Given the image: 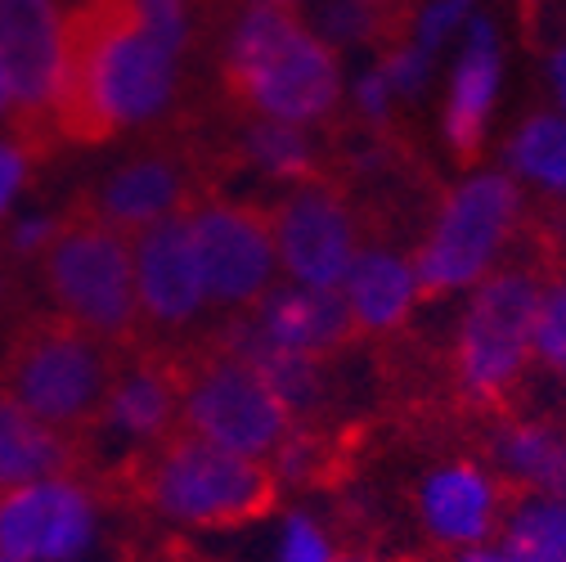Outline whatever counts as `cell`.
Here are the masks:
<instances>
[{
    "label": "cell",
    "instance_id": "21",
    "mask_svg": "<svg viewBox=\"0 0 566 562\" xmlns=\"http://www.w3.org/2000/svg\"><path fill=\"white\" fill-rule=\"evenodd\" d=\"M535 361L566 378V266L544 279V298L535 315Z\"/></svg>",
    "mask_w": 566,
    "mask_h": 562
},
{
    "label": "cell",
    "instance_id": "12",
    "mask_svg": "<svg viewBox=\"0 0 566 562\" xmlns=\"http://www.w3.org/2000/svg\"><path fill=\"white\" fill-rule=\"evenodd\" d=\"M409 500H413L418 527L432 535V544L459 553L490 540L500 544L513 486L476 459H450L422 472L409 490Z\"/></svg>",
    "mask_w": 566,
    "mask_h": 562
},
{
    "label": "cell",
    "instance_id": "16",
    "mask_svg": "<svg viewBox=\"0 0 566 562\" xmlns=\"http://www.w3.org/2000/svg\"><path fill=\"white\" fill-rule=\"evenodd\" d=\"M252 320L274 346L297 351L306 361H324V365L365 337L342 289H306V284H293V279L289 284H274L252 306Z\"/></svg>",
    "mask_w": 566,
    "mask_h": 562
},
{
    "label": "cell",
    "instance_id": "26",
    "mask_svg": "<svg viewBox=\"0 0 566 562\" xmlns=\"http://www.w3.org/2000/svg\"><path fill=\"white\" fill-rule=\"evenodd\" d=\"M437 562H517L504 544H476V549H468V553H446V558H437Z\"/></svg>",
    "mask_w": 566,
    "mask_h": 562
},
{
    "label": "cell",
    "instance_id": "6",
    "mask_svg": "<svg viewBox=\"0 0 566 562\" xmlns=\"http://www.w3.org/2000/svg\"><path fill=\"white\" fill-rule=\"evenodd\" d=\"M544 261H513L490 270L472 289L450 346V374L459 405H500L535 361V315L544 298Z\"/></svg>",
    "mask_w": 566,
    "mask_h": 562
},
{
    "label": "cell",
    "instance_id": "10",
    "mask_svg": "<svg viewBox=\"0 0 566 562\" xmlns=\"http://www.w3.org/2000/svg\"><path fill=\"white\" fill-rule=\"evenodd\" d=\"M189 226L207 279V306L226 315L252 311L270 289L279 270L270 202H239L226 194H207L189 207Z\"/></svg>",
    "mask_w": 566,
    "mask_h": 562
},
{
    "label": "cell",
    "instance_id": "1",
    "mask_svg": "<svg viewBox=\"0 0 566 562\" xmlns=\"http://www.w3.org/2000/svg\"><path fill=\"white\" fill-rule=\"evenodd\" d=\"M185 50L167 41L135 0H77L63 14L50 122L59 145H108L126 126L176 113Z\"/></svg>",
    "mask_w": 566,
    "mask_h": 562
},
{
    "label": "cell",
    "instance_id": "24",
    "mask_svg": "<svg viewBox=\"0 0 566 562\" xmlns=\"http://www.w3.org/2000/svg\"><path fill=\"white\" fill-rule=\"evenodd\" d=\"M32 158L14 145V139L6 135V131H0V217H6L10 212V202H14V194L32 180Z\"/></svg>",
    "mask_w": 566,
    "mask_h": 562
},
{
    "label": "cell",
    "instance_id": "28",
    "mask_svg": "<svg viewBox=\"0 0 566 562\" xmlns=\"http://www.w3.org/2000/svg\"><path fill=\"white\" fill-rule=\"evenodd\" d=\"M0 270H6V235H0Z\"/></svg>",
    "mask_w": 566,
    "mask_h": 562
},
{
    "label": "cell",
    "instance_id": "9",
    "mask_svg": "<svg viewBox=\"0 0 566 562\" xmlns=\"http://www.w3.org/2000/svg\"><path fill=\"white\" fill-rule=\"evenodd\" d=\"M63 14V0H0V73L10 82V117L0 131L32 163H45L59 149L50 100L59 82Z\"/></svg>",
    "mask_w": 566,
    "mask_h": 562
},
{
    "label": "cell",
    "instance_id": "18",
    "mask_svg": "<svg viewBox=\"0 0 566 562\" xmlns=\"http://www.w3.org/2000/svg\"><path fill=\"white\" fill-rule=\"evenodd\" d=\"M494 82H500V54H494V37L485 23L472 28V45L454 67L450 86V108H446V131L459 163H476L481 139H485V113L494 100Z\"/></svg>",
    "mask_w": 566,
    "mask_h": 562
},
{
    "label": "cell",
    "instance_id": "23",
    "mask_svg": "<svg viewBox=\"0 0 566 562\" xmlns=\"http://www.w3.org/2000/svg\"><path fill=\"white\" fill-rule=\"evenodd\" d=\"M279 562H333V540L311 518H289Z\"/></svg>",
    "mask_w": 566,
    "mask_h": 562
},
{
    "label": "cell",
    "instance_id": "30",
    "mask_svg": "<svg viewBox=\"0 0 566 562\" xmlns=\"http://www.w3.org/2000/svg\"><path fill=\"white\" fill-rule=\"evenodd\" d=\"M0 562H6V558H0Z\"/></svg>",
    "mask_w": 566,
    "mask_h": 562
},
{
    "label": "cell",
    "instance_id": "29",
    "mask_svg": "<svg viewBox=\"0 0 566 562\" xmlns=\"http://www.w3.org/2000/svg\"><path fill=\"white\" fill-rule=\"evenodd\" d=\"M270 6H289V10H293V6H297V0H270Z\"/></svg>",
    "mask_w": 566,
    "mask_h": 562
},
{
    "label": "cell",
    "instance_id": "5",
    "mask_svg": "<svg viewBox=\"0 0 566 562\" xmlns=\"http://www.w3.org/2000/svg\"><path fill=\"white\" fill-rule=\"evenodd\" d=\"M32 270L59 315L91 329L95 337L139 351L149 329L135 293V248L130 235L86 217L67 202L45 226H32Z\"/></svg>",
    "mask_w": 566,
    "mask_h": 562
},
{
    "label": "cell",
    "instance_id": "11",
    "mask_svg": "<svg viewBox=\"0 0 566 562\" xmlns=\"http://www.w3.org/2000/svg\"><path fill=\"white\" fill-rule=\"evenodd\" d=\"M274 221V248L279 266L293 284L306 289H342L350 261L365 248L360 230V207L342 194L333 180H311V185H289L270 202Z\"/></svg>",
    "mask_w": 566,
    "mask_h": 562
},
{
    "label": "cell",
    "instance_id": "25",
    "mask_svg": "<svg viewBox=\"0 0 566 562\" xmlns=\"http://www.w3.org/2000/svg\"><path fill=\"white\" fill-rule=\"evenodd\" d=\"M360 10H369L374 19V41H396L405 37V28L418 14V0H356Z\"/></svg>",
    "mask_w": 566,
    "mask_h": 562
},
{
    "label": "cell",
    "instance_id": "7",
    "mask_svg": "<svg viewBox=\"0 0 566 562\" xmlns=\"http://www.w3.org/2000/svg\"><path fill=\"white\" fill-rule=\"evenodd\" d=\"M176 346L185 356V405H180L176 428L221 446L230 455L270 464L274 450L297 428L283 396L248 361L230 356V351L207 342L202 333L193 342H176Z\"/></svg>",
    "mask_w": 566,
    "mask_h": 562
},
{
    "label": "cell",
    "instance_id": "17",
    "mask_svg": "<svg viewBox=\"0 0 566 562\" xmlns=\"http://www.w3.org/2000/svg\"><path fill=\"white\" fill-rule=\"evenodd\" d=\"M342 298L356 315L365 337H391L418 302V274H413V257H400L391 248L365 243L360 257L350 261Z\"/></svg>",
    "mask_w": 566,
    "mask_h": 562
},
{
    "label": "cell",
    "instance_id": "14",
    "mask_svg": "<svg viewBox=\"0 0 566 562\" xmlns=\"http://www.w3.org/2000/svg\"><path fill=\"white\" fill-rule=\"evenodd\" d=\"M95 481H41L0 500V558L6 562H67L95 527Z\"/></svg>",
    "mask_w": 566,
    "mask_h": 562
},
{
    "label": "cell",
    "instance_id": "15",
    "mask_svg": "<svg viewBox=\"0 0 566 562\" xmlns=\"http://www.w3.org/2000/svg\"><path fill=\"white\" fill-rule=\"evenodd\" d=\"M99 472L91 441L41 424L10 392H0V500L41 481H99Z\"/></svg>",
    "mask_w": 566,
    "mask_h": 562
},
{
    "label": "cell",
    "instance_id": "3",
    "mask_svg": "<svg viewBox=\"0 0 566 562\" xmlns=\"http://www.w3.org/2000/svg\"><path fill=\"white\" fill-rule=\"evenodd\" d=\"M221 95L243 122L315 126L342 100L337 54L297 10L243 0L221 37Z\"/></svg>",
    "mask_w": 566,
    "mask_h": 562
},
{
    "label": "cell",
    "instance_id": "19",
    "mask_svg": "<svg viewBox=\"0 0 566 562\" xmlns=\"http://www.w3.org/2000/svg\"><path fill=\"white\" fill-rule=\"evenodd\" d=\"M509 176L535 194L539 212L566 217V117L531 113L509 145Z\"/></svg>",
    "mask_w": 566,
    "mask_h": 562
},
{
    "label": "cell",
    "instance_id": "8",
    "mask_svg": "<svg viewBox=\"0 0 566 562\" xmlns=\"http://www.w3.org/2000/svg\"><path fill=\"white\" fill-rule=\"evenodd\" d=\"M522 226V189L509 171H481L446 194L428 243L413 252L418 302H437L459 289H476L513 248Z\"/></svg>",
    "mask_w": 566,
    "mask_h": 562
},
{
    "label": "cell",
    "instance_id": "4",
    "mask_svg": "<svg viewBox=\"0 0 566 562\" xmlns=\"http://www.w3.org/2000/svg\"><path fill=\"white\" fill-rule=\"evenodd\" d=\"M135 351L95 337L59 311H28L0 346V392H10L41 424L99 441Z\"/></svg>",
    "mask_w": 566,
    "mask_h": 562
},
{
    "label": "cell",
    "instance_id": "13",
    "mask_svg": "<svg viewBox=\"0 0 566 562\" xmlns=\"http://www.w3.org/2000/svg\"><path fill=\"white\" fill-rule=\"evenodd\" d=\"M135 248V293L149 329V346H167L171 333L189 329L207 311V279L193 243L189 212L149 226L130 239Z\"/></svg>",
    "mask_w": 566,
    "mask_h": 562
},
{
    "label": "cell",
    "instance_id": "22",
    "mask_svg": "<svg viewBox=\"0 0 566 562\" xmlns=\"http://www.w3.org/2000/svg\"><path fill=\"white\" fill-rule=\"evenodd\" d=\"M117 562H221V558L198 553L180 535H130V540H122Z\"/></svg>",
    "mask_w": 566,
    "mask_h": 562
},
{
    "label": "cell",
    "instance_id": "2",
    "mask_svg": "<svg viewBox=\"0 0 566 562\" xmlns=\"http://www.w3.org/2000/svg\"><path fill=\"white\" fill-rule=\"evenodd\" d=\"M99 500L135 513H158L185 527L230 531L279 509V477L270 464L230 455L185 428L130 446L95 481Z\"/></svg>",
    "mask_w": 566,
    "mask_h": 562
},
{
    "label": "cell",
    "instance_id": "20",
    "mask_svg": "<svg viewBox=\"0 0 566 562\" xmlns=\"http://www.w3.org/2000/svg\"><path fill=\"white\" fill-rule=\"evenodd\" d=\"M500 544L517 562H566V500L513 486Z\"/></svg>",
    "mask_w": 566,
    "mask_h": 562
},
{
    "label": "cell",
    "instance_id": "27",
    "mask_svg": "<svg viewBox=\"0 0 566 562\" xmlns=\"http://www.w3.org/2000/svg\"><path fill=\"white\" fill-rule=\"evenodd\" d=\"M553 86H557V108L566 117V41L553 50Z\"/></svg>",
    "mask_w": 566,
    "mask_h": 562
}]
</instances>
